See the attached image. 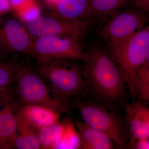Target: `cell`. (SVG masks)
Returning a JSON list of instances; mask_svg holds the SVG:
<instances>
[{"label": "cell", "mask_w": 149, "mask_h": 149, "mask_svg": "<svg viewBox=\"0 0 149 149\" xmlns=\"http://www.w3.org/2000/svg\"><path fill=\"white\" fill-rule=\"evenodd\" d=\"M85 53L82 72L86 97L115 108L124 107L130 94L120 68L108 52L91 45Z\"/></svg>", "instance_id": "6da1fadb"}, {"label": "cell", "mask_w": 149, "mask_h": 149, "mask_svg": "<svg viewBox=\"0 0 149 149\" xmlns=\"http://www.w3.org/2000/svg\"><path fill=\"white\" fill-rule=\"evenodd\" d=\"M71 60L36 61L34 69L49 85L54 95L69 110L73 102L86 97L82 68Z\"/></svg>", "instance_id": "7a4b0ae2"}, {"label": "cell", "mask_w": 149, "mask_h": 149, "mask_svg": "<svg viewBox=\"0 0 149 149\" xmlns=\"http://www.w3.org/2000/svg\"><path fill=\"white\" fill-rule=\"evenodd\" d=\"M72 107L88 125L109 136L118 149H128V125L119 109L89 100H75Z\"/></svg>", "instance_id": "3957f363"}, {"label": "cell", "mask_w": 149, "mask_h": 149, "mask_svg": "<svg viewBox=\"0 0 149 149\" xmlns=\"http://www.w3.org/2000/svg\"><path fill=\"white\" fill-rule=\"evenodd\" d=\"M110 55L120 68L132 102L136 101L133 89L139 69L149 61V26L135 32L116 45L108 48Z\"/></svg>", "instance_id": "277c9868"}, {"label": "cell", "mask_w": 149, "mask_h": 149, "mask_svg": "<svg viewBox=\"0 0 149 149\" xmlns=\"http://www.w3.org/2000/svg\"><path fill=\"white\" fill-rule=\"evenodd\" d=\"M12 88L13 102L17 104L41 105L60 113L70 110L55 96L45 79L25 63Z\"/></svg>", "instance_id": "5b68a950"}, {"label": "cell", "mask_w": 149, "mask_h": 149, "mask_svg": "<svg viewBox=\"0 0 149 149\" xmlns=\"http://www.w3.org/2000/svg\"><path fill=\"white\" fill-rule=\"evenodd\" d=\"M147 14L133 6L117 11L107 17L99 28V36L108 49L116 45L146 27Z\"/></svg>", "instance_id": "8992f818"}, {"label": "cell", "mask_w": 149, "mask_h": 149, "mask_svg": "<svg viewBox=\"0 0 149 149\" xmlns=\"http://www.w3.org/2000/svg\"><path fill=\"white\" fill-rule=\"evenodd\" d=\"M91 24L88 19L69 20L52 15L38 17L29 22L27 29L34 38L54 37L80 42L87 35Z\"/></svg>", "instance_id": "52a82bcc"}, {"label": "cell", "mask_w": 149, "mask_h": 149, "mask_svg": "<svg viewBox=\"0 0 149 149\" xmlns=\"http://www.w3.org/2000/svg\"><path fill=\"white\" fill-rule=\"evenodd\" d=\"M85 51L77 40L70 38L42 37L34 38L29 56L36 61L55 59L84 60Z\"/></svg>", "instance_id": "ba28073f"}, {"label": "cell", "mask_w": 149, "mask_h": 149, "mask_svg": "<svg viewBox=\"0 0 149 149\" xmlns=\"http://www.w3.org/2000/svg\"><path fill=\"white\" fill-rule=\"evenodd\" d=\"M34 38L18 20L6 19L0 25V56H30Z\"/></svg>", "instance_id": "9c48e42d"}, {"label": "cell", "mask_w": 149, "mask_h": 149, "mask_svg": "<svg viewBox=\"0 0 149 149\" xmlns=\"http://www.w3.org/2000/svg\"><path fill=\"white\" fill-rule=\"evenodd\" d=\"M125 117L128 128V149L138 139L149 138V108L141 101L125 104Z\"/></svg>", "instance_id": "30bf717a"}, {"label": "cell", "mask_w": 149, "mask_h": 149, "mask_svg": "<svg viewBox=\"0 0 149 149\" xmlns=\"http://www.w3.org/2000/svg\"><path fill=\"white\" fill-rule=\"evenodd\" d=\"M11 104L14 112L38 131L60 120L61 113L47 107L38 104L18 105L13 102Z\"/></svg>", "instance_id": "8fae6325"}, {"label": "cell", "mask_w": 149, "mask_h": 149, "mask_svg": "<svg viewBox=\"0 0 149 149\" xmlns=\"http://www.w3.org/2000/svg\"><path fill=\"white\" fill-rule=\"evenodd\" d=\"M75 125L81 138V149H117L109 136L89 126L83 120H77Z\"/></svg>", "instance_id": "7c38bea8"}, {"label": "cell", "mask_w": 149, "mask_h": 149, "mask_svg": "<svg viewBox=\"0 0 149 149\" xmlns=\"http://www.w3.org/2000/svg\"><path fill=\"white\" fill-rule=\"evenodd\" d=\"M17 124L10 103L0 110V149H13Z\"/></svg>", "instance_id": "4fadbf2b"}, {"label": "cell", "mask_w": 149, "mask_h": 149, "mask_svg": "<svg viewBox=\"0 0 149 149\" xmlns=\"http://www.w3.org/2000/svg\"><path fill=\"white\" fill-rule=\"evenodd\" d=\"M53 15L69 20L88 19L89 0H61L54 6Z\"/></svg>", "instance_id": "5bb4252c"}, {"label": "cell", "mask_w": 149, "mask_h": 149, "mask_svg": "<svg viewBox=\"0 0 149 149\" xmlns=\"http://www.w3.org/2000/svg\"><path fill=\"white\" fill-rule=\"evenodd\" d=\"M14 114L17 124V134L14 141L13 149H40L39 131L31 127L18 114Z\"/></svg>", "instance_id": "9a60e30c"}, {"label": "cell", "mask_w": 149, "mask_h": 149, "mask_svg": "<svg viewBox=\"0 0 149 149\" xmlns=\"http://www.w3.org/2000/svg\"><path fill=\"white\" fill-rule=\"evenodd\" d=\"M24 63L19 55L0 56V88L12 87Z\"/></svg>", "instance_id": "2e32d148"}, {"label": "cell", "mask_w": 149, "mask_h": 149, "mask_svg": "<svg viewBox=\"0 0 149 149\" xmlns=\"http://www.w3.org/2000/svg\"><path fill=\"white\" fill-rule=\"evenodd\" d=\"M132 6V0H89L90 16L106 17Z\"/></svg>", "instance_id": "e0dca14e"}, {"label": "cell", "mask_w": 149, "mask_h": 149, "mask_svg": "<svg viewBox=\"0 0 149 149\" xmlns=\"http://www.w3.org/2000/svg\"><path fill=\"white\" fill-rule=\"evenodd\" d=\"M66 122V117L62 120L40 129L38 136L40 149H55L61 139Z\"/></svg>", "instance_id": "ac0fdd59"}, {"label": "cell", "mask_w": 149, "mask_h": 149, "mask_svg": "<svg viewBox=\"0 0 149 149\" xmlns=\"http://www.w3.org/2000/svg\"><path fill=\"white\" fill-rule=\"evenodd\" d=\"M81 138L75 123L70 118L67 117L62 136L55 149H81Z\"/></svg>", "instance_id": "d6986e66"}, {"label": "cell", "mask_w": 149, "mask_h": 149, "mask_svg": "<svg viewBox=\"0 0 149 149\" xmlns=\"http://www.w3.org/2000/svg\"><path fill=\"white\" fill-rule=\"evenodd\" d=\"M133 89L136 99L147 104L149 101V61H146L139 69L134 84Z\"/></svg>", "instance_id": "ffe728a7"}, {"label": "cell", "mask_w": 149, "mask_h": 149, "mask_svg": "<svg viewBox=\"0 0 149 149\" xmlns=\"http://www.w3.org/2000/svg\"><path fill=\"white\" fill-rule=\"evenodd\" d=\"M13 101L12 87L0 88V110L8 104Z\"/></svg>", "instance_id": "44dd1931"}, {"label": "cell", "mask_w": 149, "mask_h": 149, "mask_svg": "<svg viewBox=\"0 0 149 149\" xmlns=\"http://www.w3.org/2000/svg\"><path fill=\"white\" fill-rule=\"evenodd\" d=\"M129 149H149V138L138 139L130 146Z\"/></svg>", "instance_id": "7402d4cb"}, {"label": "cell", "mask_w": 149, "mask_h": 149, "mask_svg": "<svg viewBox=\"0 0 149 149\" xmlns=\"http://www.w3.org/2000/svg\"><path fill=\"white\" fill-rule=\"evenodd\" d=\"M132 6L148 13L149 11V0H132Z\"/></svg>", "instance_id": "603a6c76"}, {"label": "cell", "mask_w": 149, "mask_h": 149, "mask_svg": "<svg viewBox=\"0 0 149 149\" xmlns=\"http://www.w3.org/2000/svg\"><path fill=\"white\" fill-rule=\"evenodd\" d=\"M10 6V0H0V13L7 11Z\"/></svg>", "instance_id": "cb8c5ba5"}, {"label": "cell", "mask_w": 149, "mask_h": 149, "mask_svg": "<svg viewBox=\"0 0 149 149\" xmlns=\"http://www.w3.org/2000/svg\"><path fill=\"white\" fill-rule=\"evenodd\" d=\"M10 6L15 7L26 6L32 0H10Z\"/></svg>", "instance_id": "d4e9b609"}, {"label": "cell", "mask_w": 149, "mask_h": 149, "mask_svg": "<svg viewBox=\"0 0 149 149\" xmlns=\"http://www.w3.org/2000/svg\"><path fill=\"white\" fill-rule=\"evenodd\" d=\"M50 3L52 4V5H53V6H54L55 5H56L57 3L59 2L60 1H61V0H47Z\"/></svg>", "instance_id": "484cf974"}]
</instances>
